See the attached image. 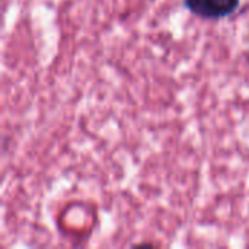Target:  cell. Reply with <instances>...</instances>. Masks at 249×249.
Instances as JSON below:
<instances>
[{
	"instance_id": "1",
	"label": "cell",
	"mask_w": 249,
	"mask_h": 249,
	"mask_svg": "<svg viewBox=\"0 0 249 249\" xmlns=\"http://www.w3.org/2000/svg\"><path fill=\"white\" fill-rule=\"evenodd\" d=\"M187 7L203 18L217 19L231 15L239 4V0H185Z\"/></svg>"
}]
</instances>
